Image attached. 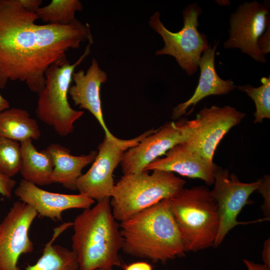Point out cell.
<instances>
[{
  "label": "cell",
  "instance_id": "1",
  "mask_svg": "<svg viewBox=\"0 0 270 270\" xmlns=\"http://www.w3.org/2000/svg\"><path fill=\"white\" fill-rule=\"evenodd\" d=\"M38 19L18 0H0V89L18 80L38 94L50 66L66 59L70 49L93 40L88 24L77 19L66 26L38 24Z\"/></svg>",
  "mask_w": 270,
  "mask_h": 270
},
{
  "label": "cell",
  "instance_id": "2",
  "mask_svg": "<svg viewBox=\"0 0 270 270\" xmlns=\"http://www.w3.org/2000/svg\"><path fill=\"white\" fill-rule=\"evenodd\" d=\"M72 226V250L76 255L78 270H112L120 265L122 238L110 198L84 209L76 216Z\"/></svg>",
  "mask_w": 270,
  "mask_h": 270
},
{
  "label": "cell",
  "instance_id": "3",
  "mask_svg": "<svg viewBox=\"0 0 270 270\" xmlns=\"http://www.w3.org/2000/svg\"><path fill=\"white\" fill-rule=\"evenodd\" d=\"M120 230L122 250L131 256L165 262L186 252L168 199L120 222Z\"/></svg>",
  "mask_w": 270,
  "mask_h": 270
},
{
  "label": "cell",
  "instance_id": "4",
  "mask_svg": "<svg viewBox=\"0 0 270 270\" xmlns=\"http://www.w3.org/2000/svg\"><path fill=\"white\" fill-rule=\"evenodd\" d=\"M186 252L213 246L219 227L216 202L204 186L184 188L168 199Z\"/></svg>",
  "mask_w": 270,
  "mask_h": 270
},
{
  "label": "cell",
  "instance_id": "5",
  "mask_svg": "<svg viewBox=\"0 0 270 270\" xmlns=\"http://www.w3.org/2000/svg\"><path fill=\"white\" fill-rule=\"evenodd\" d=\"M124 174L114 184L110 205L117 221L124 222L184 188L186 181L174 173L154 170Z\"/></svg>",
  "mask_w": 270,
  "mask_h": 270
},
{
  "label": "cell",
  "instance_id": "6",
  "mask_svg": "<svg viewBox=\"0 0 270 270\" xmlns=\"http://www.w3.org/2000/svg\"><path fill=\"white\" fill-rule=\"evenodd\" d=\"M88 42L84 54L74 64H71L66 58L47 68L44 74V87L38 94L36 109L37 117L52 126L62 136H66L73 132L74 122L84 114V112L71 107L68 96L76 68L90 52L93 41Z\"/></svg>",
  "mask_w": 270,
  "mask_h": 270
},
{
  "label": "cell",
  "instance_id": "7",
  "mask_svg": "<svg viewBox=\"0 0 270 270\" xmlns=\"http://www.w3.org/2000/svg\"><path fill=\"white\" fill-rule=\"evenodd\" d=\"M201 13L202 9L196 3L188 6L182 12L183 27L176 32L165 27L158 12L151 16L148 22L150 27L161 36L164 42V47L158 50L156 54L172 56L188 76L197 71L201 55L210 46L206 36L198 29V18Z\"/></svg>",
  "mask_w": 270,
  "mask_h": 270
},
{
  "label": "cell",
  "instance_id": "8",
  "mask_svg": "<svg viewBox=\"0 0 270 270\" xmlns=\"http://www.w3.org/2000/svg\"><path fill=\"white\" fill-rule=\"evenodd\" d=\"M152 129L135 138L111 139L105 136L98 147L96 158L90 169L79 178L76 190L97 202L110 196L114 186L113 172L128 149L136 146L144 138L154 132Z\"/></svg>",
  "mask_w": 270,
  "mask_h": 270
},
{
  "label": "cell",
  "instance_id": "9",
  "mask_svg": "<svg viewBox=\"0 0 270 270\" xmlns=\"http://www.w3.org/2000/svg\"><path fill=\"white\" fill-rule=\"evenodd\" d=\"M198 124L196 118L191 120L182 118L156 130L125 152L120 163L123 174L144 171L147 166L171 148L186 142Z\"/></svg>",
  "mask_w": 270,
  "mask_h": 270
},
{
  "label": "cell",
  "instance_id": "10",
  "mask_svg": "<svg viewBox=\"0 0 270 270\" xmlns=\"http://www.w3.org/2000/svg\"><path fill=\"white\" fill-rule=\"evenodd\" d=\"M260 180L250 183L240 181L237 176L218 166L214 173V186L210 190L218 206L219 227L213 247L218 246L226 234L240 222L237 216L248 204L250 196L257 190Z\"/></svg>",
  "mask_w": 270,
  "mask_h": 270
},
{
  "label": "cell",
  "instance_id": "11",
  "mask_svg": "<svg viewBox=\"0 0 270 270\" xmlns=\"http://www.w3.org/2000/svg\"><path fill=\"white\" fill-rule=\"evenodd\" d=\"M37 216L28 204L14 202L0 223V270H21L18 264L20 256L34 250L28 231Z\"/></svg>",
  "mask_w": 270,
  "mask_h": 270
},
{
  "label": "cell",
  "instance_id": "12",
  "mask_svg": "<svg viewBox=\"0 0 270 270\" xmlns=\"http://www.w3.org/2000/svg\"><path fill=\"white\" fill-rule=\"evenodd\" d=\"M268 6L258 2H244L230 15L229 38L224 43L226 48H240L258 62L264 63L258 41L270 22Z\"/></svg>",
  "mask_w": 270,
  "mask_h": 270
},
{
  "label": "cell",
  "instance_id": "13",
  "mask_svg": "<svg viewBox=\"0 0 270 270\" xmlns=\"http://www.w3.org/2000/svg\"><path fill=\"white\" fill-rule=\"evenodd\" d=\"M246 114L230 106L204 107L197 114L199 124L190 138L188 146L210 162L218 144L231 128L238 124Z\"/></svg>",
  "mask_w": 270,
  "mask_h": 270
},
{
  "label": "cell",
  "instance_id": "14",
  "mask_svg": "<svg viewBox=\"0 0 270 270\" xmlns=\"http://www.w3.org/2000/svg\"><path fill=\"white\" fill-rule=\"evenodd\" d=\"M20 201L32 206L38 214L56 221L62 220V212L72 208L86 209L95 201L82 194L48 192L22 179L14 191Z\"/></svg>",
  "mask_w": 270,
  "mask_h": 270
},
{
  "label": "cell",
  "instance_id": "15",
  "mask_svg": "<svg viewBox=\"0 0 270 270\" xmlns=\"http://www.w3.org/2000/svg\"><path fill=\"white\" fill-rule=\"evenodd\" d=\"M165 155L152 162L144 171L157 170L176 172L184 176L201 179L209 186L214 184L218 166L202 157L186 142L176 145Z\"/></svg>",
  "mask_w": 270,
  "mask_h": 270
},
{
  "label": "cell",
  "instance_id": "16",
  "mask_svg": "<svg viewBox=\"0 0 270 270\" xmlns=\"http://www.w3.org/2000/svg\"><path fill=\"white\" fill-rule=\"evenodd\" d=\"M108 79L106 72L100 67L95 58L86 72L83 70L74 72L72 80L74 84L70 86L68 94L75 106L89 111L97 120L105 132L106 136L116 138L106 126L102 112L100 97L101 84Z\"/></svg>",
  "mask_w": 270,
  "mask_h": 270
},
{
  "label": "cell",
  "instance_id": "17",
  "mask_svg": "<svg viewBox=\"0 0 270 270\" xmlns=\"http://www.w3.org/2000/svg\"><path fill=\"white\" fill-rule=\"evenodd\" d=\"M217 46L218 44L212 47L209 46L202 52L198 63L200 74L198 85L192 97L174 108L173 119H178L186 114L188 108L193 109L204 98L211 95L226 94L236 88L232 80H224L216 73L214 58Z\"/></svg>",
  "mask_w": 270,
  "mask_h": 270
},
{
  "label": "cell",
  "instance_id": "18",
  "mask_svg": "<svg viewBox=\"0 0 270 270\" xmlns=\"http://www.w3.org/2000/svg\"><path fill=\"white\" fill-rule=\"evenodd\" d=\"M46 150L54 162L52 182L72 190H76V182L82 175V170L94 162L98 154L93 150L86 154L74 156L69 149L58 144H51Z\"/></svg>",
  "mask_w": 270,
  "mask_h": 270
},
{
  "label": "cell",
  "instance_id": "19",
  "mask_svg": "<svg viewBox=\"0 0 270 270\" xmlns=\"http://www.w3.org/2000/svg\"><path fill=\"white\" fill-rule=\"evenodd\" d=\"M21 166L20 172L23 179L38 186L52 184V158L46 149L38 151L32 140L20 142Z\"/></svg>",
  "mask_w": 270,
  "mask_h": 270
},
{
  "label": "cell",
  "instance_id": "20",
  "mask_svg": "<svg viewBox=\"0 0 270 270\" xmlns=\"http://www.w3.org/2000/svg\"><path fill=\"white\" fill-rule=\"evenodd\" d=\"M72 226V222H68L56 228L52 238L45 245L41 256L34 264L26 267L25 270H78L76 255L72 250L52 244L59 235Z\"/></svg>",
  "mask_w": 270,
  "mask_h": 270
},
{
  "label": "cell",
  "instance_id": "21",
  "mask_svg": "<svg viewBox=\"0 0 270 270\" xmlns=\"http://www.w3.org/2000/svg\"><path fill=\"white\" fill-rule=\"evenodd\" d=\"M40 136L37 121L26 110L10 108L0 113V136L21 142L37 140Z\"/></svg>",
  "mask_w": 270,
  "mask_h": 270
},
{
  "label": "cell",
  "instance_id": "22",
  "mask_svg": "<svg viewBox=\"0 0 270 270\" xmlns=\"http://www.w3.org/2000/svg\"><path fill=\"white\" fill-rule=\"evenodd\" d=\"M82 8L78 0H52L38 8L36 13L46 24L66 26L76 20V12Z\"/></svg>",
  "mask_w": 270,
  "mask_h": 270
},
{
  "label": "cell",
  "instance_id": "23",
  "mask_svg": "<svg viewBox=\"0 0 270 270\" xmlns=\"http://www.w3.org/2000/svg\"><path fill=\"white\" fill-rule=\"evenodd\" d=\"M262 85L254 87L250 84L236 86L244 92L254 101L256 112L254 123H261L264 118H270V77L261 78Z\"/></svg>",
  "mask_w": 270,
  "mask_h": 270
},
{
  "label": "cell",
  "instance_id": "24",
  "mask_svg": "<svg viewBox=\"0 0 270 270\" xmlns=\"http://www.w3.org/2000/svg\"><path fill=\"white\" fill-rule=\"evenodd\" d=\"M20 142L0 136V173L12 178L20 172Z\"/></svg>",
  "mask_w": 270,
  "mask_h": 270
},
{
  "label": "cell",
  "instance_id": "25",
  "mask_svg": "<svg viewBox=\"0 0 270 270\" xmlns=\"http://www.w3.org/2000/svg\"><path fill=\"white\" fill-rule=\"evenodd\" d=\"M256 190L262 194L264 198L262 209L266 218L269 219L270 212L269 175L265 176L262 179L260 180V183Z\"/></svg>",
  "mask_w": 270,
  "mask_h": 270
},
{
  "label": "cell",
  "instance_id": "26",
  "mask_svg": "<svg viewBox=\"0 0 270 270\" xmlns=\"http://www.w3.org/2000/svg\"><path fill=\"white\" fill-rule=\"evenodd\" d=\"M16 181L0 173V194L8 198L12 197Z\"/></svg>",
  "mask_w": 270,
  "mask_h": 270
},
{
  "label": "cell",
  "instance_id": "27",
  "mask_svg": "<svg viewBox=\"0 0 270 270\" xmlns=\"http://www.w3.org/2000/svg\"><path fill=\"white\" fill-rule=\"evenodd\" d=\"M270 22L268 24L266 30L260 36L258 41V46L262 54L265 56L270 51Z\"/></svg>",
  "mask_w": 270,
  "mask_h": 270
},
{
  "label": "cell",
  "instance_id": "28",
  "mask_svg": "<svg viewBox=\"0 0 270 270\" xmlns=\"http://www.w3.org/2000/svg\"><path fill=\"white\" fill-rule=\"evenodd\" d=\"M18 2L24 8L36 12L41 6L42 0H18Z\"/></svg>",
  "mask_w": 270,
  "mask_h": 270
},
{
  "label": "cell",
  "instance_id": "29",
  "mask_svg": "<svg viewBox=\"0 0 270 270\" xmlns=\"http://www.w3.org/2000/svg\"><path fill=\"white\" fill-rule=\"evenodd\" d=\"M124 270H152V268L146 262H138L126 266Z\"/></svg>",
  "mask_w": 270,
  "mask_h": 270
},
{
  "label": "cell",
  "instance_id": "30",
  "mask_svg": "<svg viewBox=\"0 0 270 270\" xmlns=\"http://www.w3.org/2000/svg\"><path fill=\"white\" fill-rule=\"evenodd\" d=\"M262 258L264 264L270 268V238L266 240L264 244L262 252Z\"/></svg>",
  "mask_w": 270,
  "mask_h": 270
},
{
  "label": "cell",
  "instance_id": "31",
  "mask_svg": "<svg viewBox=\"0 0 270 270\" xmlns=\"http://www.w3.org/2000/svg\"><path fill=\"white\" fill-rule=\"evenodd\" d=\"M243 262L248 270H270V268L264 264H256L247 260H244Z\"/></svg>",
  "mask_w": 270,
  "mask_h": 270
},
{
  "label": "cell",
  "instance_id": "32",
  "mask_svg": "<svg viewBox=\"0 0 270 270\" xmlns=\"http://www.w3.org/2000/svg\"><path fill=\"white\" fill-rule=\"evenodd\" d=\"M10 108L9 102L0 94V113Z\"/></svg>",
  "mask_w": 270,
  "mask_h": 270
},
{
  "label": "cell",
  "instance_id": "33",
  "mask_svg": "<svg viewBox=\"0 0 270 270\" xmlns=\"http://www.w3.org/2000/svg\"><path fill=\"white\" fill-rule=\"evenodd\" d=\"M96 270H100V269H96Z\"/></svg>",
  "mask_w": 270,
  "mask_h": 270
}]
</instances>
